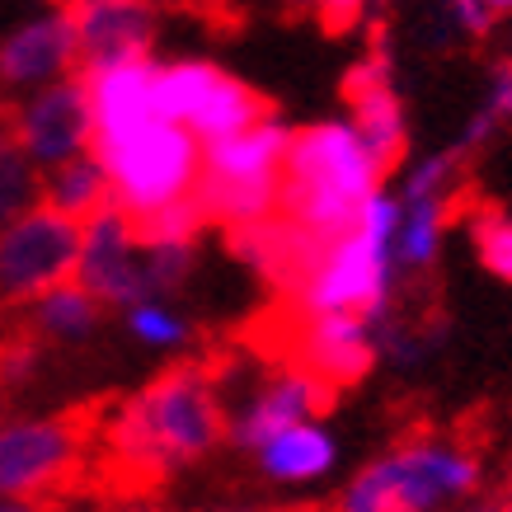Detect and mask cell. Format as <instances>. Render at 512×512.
I'll return each instance as SVG.
<instances>
[{"mask_svg":"<svg viewBox=\"0 0 512 512\" xmlns=\"http://www.w3.org/2000/svg\"><path fill=\"white\" fill-rule=\"evenodd\" d=\"M226 437L217 372L202 362H174L132 400L104 404L99 419V456L90 475L118 494H146L174 466H188Z\"/></svg>","mask_w":512,"mask_h":512,"instance_id":"cell-1","label":"cell"},{"mask_svg":"<svg viewBox=\"0 0 512 512\" xmlns=\"http://www.w3.org/2000/svg\"><path fill=\"white\" fill-rule=\"evenodd\" d=\"M372 193H381V170L348 123H311L292 132L278 184V212L292 226L315 240H339Z\"/></svg>","mask_w":512,"mask_h":512,"instance_id":"cell-2","label":"cell"},{"mask_svg":"<svg viewBox=\"0 0 512 512\" xmlns=\"http://www.w3.org/2000/svg\"><path fill=\"white\" fill-rule=\"evenodd\" d=\"M395 231L400 202L372 193L339 240H329L315 259L311 278L301 282L296 306L311 315H362L367 325H386L390 278H395Z\"/></svg>","mask_w":512,"mask_h":512,"instance_id":"cell-3","label":"cell"},{"mask_svg":"<svg viewBox=\"0 0 512 512\" xmlns=\"http://www.w3.org/2000/svg\"><path fill=\"white\" fill-rule=\"evenodd\" d=\"M104 404H76L47 419L0 423V498L52 503L85 489Z\"/></svg>","mask_w":512,"mask_h":512,"instance_id":"cell-4","label":"cell"},{"mask_svg":"<svg viewBox=\"0 0 512 512\" xmlns=\"http://www.w3.org/2000/svg\"><path fill=\"white\" fill-rule=\"evenodd\" d=\"M480 451L442 437H409L367 470H357L334 498V512H433L475 494Z\"/></svg>","mask_w":512,"mask_h":512,"instance_id":"cell-5","label":"cell"},{"mask_svg":"<svg viewBox=\"0 0 512 512\" xmlns=\"http://www.w3.org/2000/svg\"><path fill=\"white\" fill-rule=\"evenodd\" d=\"M287 141H292V127L268 113L264 123L245 127L217 146H202V174L193 188L202 221H221V226L240 231V226L273 217Z\"/></svg>","mask_w":512,"mask_h":512,"instance_id":"cell-6","label":"cell"},{"mask_svg":"<svg viewBox=\"0 0 512 512\" xmlns=\"http://www.w3.org/2000/svg\"><path fill=\"white\" fill-rule=\"evenodd\" d=\"M99 170L109 179V198L127 221H141L174 207V202L193 198L202 174V146L188 137L184 127L170 123H146L118 141L90 146Z\"/></svg>","mask_w":512,"mask_h":512,"instance_id":"cell-7","label":"cell"},{"mask_svg":"<svg viewBox=\"0 0 512 512\" xmlns=\"http://www.w3.org/2000/svg\"><path fill=\"white\" fill-rule=\"evenodd\" d=\"M80 226L57 217L52 207H33L0 231V311L33 306L47 292L76 282Z\"/></svg>","mask_w":512,"mask_h":512,"instance_id":"cell-8","label":"cell"},{"mask_svg":"<svg viewBox=\"0 0 512 512\" xmlns=\"http://www.w3.org/2000/svg\"><path fill=\"white\" fill-rule=\"evenodd\" d=\"M10 137L19 141V151L33 160V170H57L66 160L90 156V94L85 80L66 76L57 85L38 90L24 109H10Z\"/></svg>","mask_w":512,"mask_h":512,"instance_id":"cell-9","label":"cell"},{"mask_svg":"<svg viewBox=\"0 0 512 512\" xmlns=\"http://www.w3.org/2000/svg\"><path fill=\"white\" fill-rule=\"evenodd\" d=\"M76 287L99 301V306H141L151 301L146 287V268H141V245L127 217L118 207H104L99 217H90L80 226V264H76Z\"/></svg>","mask_w":512,"mask_h":512,"instance_id":"cell-10","label":"cell"},{"mask_svg":"<svg viewBox=\"0 0 512 512\" xmlns=\"http://www.w3.org/2000/svg\"><path fill=\"white\" fill-rule=\"evenodd\" d=\"M71 43H76V71L71 76H99L113 66L151 62L156 43V15L132 0H85L66 5Z\"/></svg>","mask_w":512,"mask_h":512,"instance_id":"cell-11","label":"cell"},{"mask_svg":"<svg viewBox=\"0 0 512 512\" xmlns=\"http://www.w3.org/2000/svg\"><path fill=\"white\" fill-rule=\"evenodd\" d=\"M292 372H306L320 386L339 390L353 386L372 372L376 362V329L362 320V315H311L301 311L292 315Z\"/></svg>","mask_w":512,"mask_h":512,"instance_id":"cell-12","label":"cell"},{"mask_svg":"<svg viewBox=\"0 0 512 512\" xmlns=\"http://www.w3.org/2000/svg\"><path fill=\"white\" fill-rule=\"evenodd\" d=\"M343 99L353 109V132L362 141V151L376 160V170L386 174L390 165L404 160V109L395 94V71H390V52L372 47L362 62L348 66L343 76Z\"/></svg>","mask_w":512,"mask_h":512,"instance_id":"cell-13","label":"cell"},{"mask_svg":"<svg viewBox=\"0 0 512 512\" xmlns=\"http://www.w3.org/2000/svg\"><path fill=\"white\" fill-rule=\"evenodd\" d=\"M329 404H334V390L329 386L311 381L306 372H282L249 395L245 409L226 423V433H231L235 447L259 451L268 437L287 433L296 423H315V414H325Z\"/></svg>","mask_w":512,"mask_h":512,"instance_id":"cell-14","label":"cell"},{"mask_svg":"<svg viewBox=\"0 0 512 512\" xmlns=\"http://www.w3.org/2000/svg\"><path fill=\"white\" fill-rule=\"evenodd\" d=\"M76 71V43H71V19L66 10L33 19L15 29L0 43V85L19 90V85H57Z\"/></svg>","mask_w":512,"mask_h":512,"instance_id":"cell-15","label":"cell"},{"mask_svg":"<svg viewBox=\"0 0 512 512\" xmlns=\"http://www.w3.org/2000/svg\"><path fill=\"white\" fill-rule=\"evenodd\" d=\"M80 80H85V94H90V123H94L90 146H104V141H118L146 123H160L156 104H151L156 62L113 66V71L80 76Z\"/></svg>","mask_w":512,"mask_h":512,"instance_id":"cell-16","label":"cell"},{"mask_svg":"<svg viewBox=\"0 0 512 512\" xmlns=\"http://www.w3.org/2000/svg\"><path fill=\"white\" fill-rule=\"evenodd\" d=\"M254 456H259V470H264L268 480L306 484V480H320V475L334 470L339 447H334V437H329L320 423H296V428H287V433L268 437Z\"/></svg>","mask_w":512,"mask_h":512,"instance_id":"cell-17","label":"cell"},{"mask_svg":"<svg viewBox=\"0 0 512 512\" xmlns=\"http://www.w3.org/2000/svg\"><path fill=\"white\" fill-rule=\"evenodd\" d=\"M38 202L52 207L57 217L85 226V221L99 217L113 198H109V179H104V170H99V160L76 156V160H66V165H57V170L43 174V198Z\"/></svg>","mask_w":512,"mask_h":512,"instance_id":"cell-18","label":"cell"},{"mask_svg":"<svg viewBox=\"0 0 512 512\" xmlns=\"http://www.w3.org/2000/svg\"><path fill=\"white\" fill-rule=\"evenodd\" d=\"M99 315H104V306H99L85 287L66 282L57 292H47L43 301H33L29 329L38 339H85V334H94Z\"/></svg>","mask_w":512,"mask_h":512,"instance_id":"cell-19","label":"cell"},{"mask_svg":"<svg viewBox=\"0 0 512 512\" xmlns=\"http://www.w3.org/2000/svg\"><path fill=\"white\" fill-rule=\"evenodd\" d=\"M38 198H43V174L33 170V160L10 137V109H5L0 113V231L33 212Z\"/></svg>","mask_w":512,"mask_h":512,"instance_id":"cell-20","label":"cell"},{"mask_svg":"<svg viewBox=\"0 0 512 512\" xmlns=\"http://www.w3.org/2000/svg\"><path fill=\"white\" fill-rule=\"evenodd\" d=\"M456 202H409V212H400V231H395V264L404 268H428L442 249Z\"/></svg>","mask_w":512,"mask_h":512,"instance_id":"cell-21","label":"cell"},{"mask_svg":"<svg viewBox=\"0 0 512 512\" xmlns=\"http://www.w3.org/2000/svg\"><path fill=\"white\" fill-rule=\"evenodd\" d=\"M470 240L480 249L484 268L512 282V212H503L498 202H480L470 217Z\"/></svg>","mask_w":512,"mask_h":512,"instance_id":"cell-22","label":"cell"},{"mask_svg":"<svg viewBox=\"0 0 512 512\" xmlns=\"http://www.w3.org/2000/svg\"><path fill=\"white\" fill-rule=\"evenodd\" d=\"M461 146L456 151H437L419 160L409 179H404V198L409 202H456V179H461Z\"/></svg>","mask_w":512,"mask_h":512,"instance_id":"cell-23","label":"cell"},{"mask_svg":"<svg viewBox=\"0 0 512 512\" xmlns=\"http://www.w3.org/2000/svg\"><path fill=\"white\" fill-rule=\"evenodd\" d=\"M38 357H43V339L29 325H15L10 334H0V395L24 386L38 372Z\"/></svg>","mask_w":512,"mask_h":512,"instance_id":"cell-24","label":"cell"},{"mask_svg":"<svg viewBox=\"0 0 512 512\" xmlns=\"http://www.w3.org/2000/svg\"><path fill=\"white\" fill-rule=\"evenodd\" d=\"M503 123H512V62L498 66L494 71V85H489V99L480 104V113L470 118L466 127V141H461V151H470V146H480L484 137H494Z\"/></svg>","mask_w":512,"mask_h":512,"instance_id":"cell-25","label":"cell"},{"mask_svg":"<svg viewBox=\"0 0 512 512\" xmlns=\"http://www.w3.org/2000/svg\"><path fill=\"white\" fill-rule=\"evenodd\" d=\"M127 329H132L141 343H151V348H179V343H188V325L170 306H160V301L132 306V311H127Z\"/></svg>","mask_w":512,"mask_h":512,"instance_id":"cell-26","label":"cell"},{"mask_svg":"<svg viewBox=\"0 0 512 512\" xmlns=\"http://www.w3.org/2000/svg\"><path fill=\"white\" fill-rule=\"evenodd\" d=\"M141 268H146V287L151 301L160 292H174L193 268V245H160V249H141Z\"/></svg>","mask_w":512,"mask_h":512,"instance_id":"cell-27","label":"cell"},{"mask_svg":"<svg viewBox=\"0 0 512 512\" xmlns=\"http://www.w3.org/2000/svg\"><path fill=\"white\" fill-rule=\"evenodd\" d=\"M512 10V5H480V0H461V5H451V24L456 29H466L470 38H484V33L498 24V15Z\"/></svg>","mask_w":512,"mask_h":512,"instance_id":"cell-28","label":"cell"},{"mask_svg":"<svg viewBox=\"0 0 512 512\" xmlns=\"http://www.w3.org/2000/svg\"><path fill=\"white\" fill-rule=\"evenodd\" d=\"M0 512H62L52 503H24V498H0Z\"/></svg>","mask_w":512,"mask_h":512,"instance_id":"cell-29","label":"cell"},{"mask_svg":"<svg viewBox=\"0 0 512 512\" xmlns=\"http://www.w3.org/2000/svg\"><path fill=\"white\" fill-rule=\"evenodd\" d=\"M118 512H160V508H151V503H132V508H118Z\"/></svg>","mask_w":512,"mask_h":512,"instance_id":"cell-30","label":"cell"},{"mask_svg":"<svg viewBox=\"0 0 512 512\" xmlns=\"http://www.w3.org/2000/svg\"><path fill=\"white\" fill-rule=\"evenodd\" d=\"M0 419H5V395H0Z\"/></svg>","mask_w":512,"mask_h":512,"instance_id":"cell-31","label":"cell"},{"mask_svg":"<svg viewBox=\"0 0 512 512\" xmlns=\"http://www.w3.org/2000/svg\"><path fill=\"white\" fill-rule=\"evenodd\" d=\"M231 512H254V508H231Z\"/></svg>","mask_w":512,"mask_h":512,"instance_id":"cell-32","label":"cell"},{"mask_svg":"<svg viewBox=\"0 0 512 512\" xmlns=\"http://www.w3.org/2000/svg\"><path fill=\"white\" fill-rule=\"evenodd\" d=\"M503 512H512V498H508V508H503Z\"/></svg>","mask_w":512,"mask_h":512,"instance_id":"cell-33","label":"cell"},{"mask_svg":"<svg viewBox=\"0 0 512 512\" xmlns=\"http://www.w3.org/2000/svg\"><path fill=\"white\" fill-rule=\"evenodd\" d=\"M292 512H311V508H292Z\"/></svg>","mask_w":512,"mask_h":512,"instance_id":"cell-34","label":"cell"},{"mask_svg":"<svg viewBox=\"0 0 512 512\" xmlns=\"http://www.w3.org/2000/svg\"><path fill=\"white\" fill-rule=\"evenodd\" d=\"M0 113H5V104H0Z\"/></svg>","mask_w":512,"mask_h":512,"instance_id":"cell-35","label":"cell"}]
</instances>
